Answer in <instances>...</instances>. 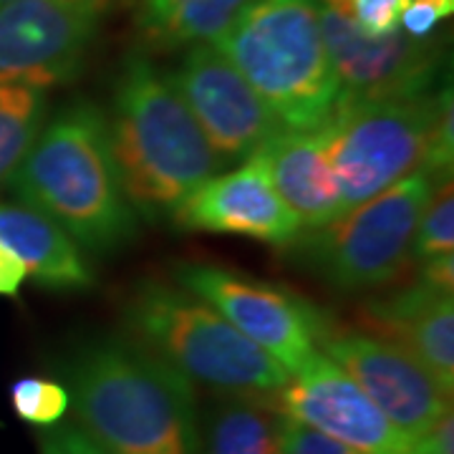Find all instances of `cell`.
I'll list each match as a JSON object with an SVG mask.
<instances>
[{
  "instance_id": "ac0fdd59",
  "label": "cell",
  "mask_w": 454,
  "mask_h": 454,
  "mask_svg": "<svg viewBox=\"0 0 454 454\" xmlns=\"http://www.w3.org/2000/svg\"><path fill=\"white\" fill-rule=\"evenodd\" d=\"M283 422L273 399L215 394L197 411L195 454H280Z\"/></svg>"
},
{
  "instance_id": "9c48e42d",
  "label": "cell",
  "mask_w": 454,
  "mask_h": 454,
  "mask_svg": "<svg viewBox=\"0 0 454 454\" xmlns=\"http://www.w3.org/2000/svg\"><path fill=\"white\" fill-rule=\"evenodd\" d=\"M325 51L339 82V101H379L429 94L442 66L434 38L361 31L333 0H318Z\"/></svg>"
},
{
  "instance_id": "4fadbf2b",
  "label": "cell",
  "mask_w": 454,
  "mask_h": 454,
  "mask_svg": "<svg viewBox=\"0 0 454 454\" xmlns=\"http://www.w3.org/2000/svg\"><path fill=\"white\" fill-rule=\"evenodd\" d=\"M273 404L286 417L361 454H414V439L399 432L324 351L288 376Z\"/></svg>"
},
{
  "instance_id": "83f0119b",
  "label": "cell",
  "mask_w": 454,
  "mask_h": 454,
  "mask_svg": "<svg viewBox=\"0 0 454 454\" xmlns=\"http://www.w3.org/2000/svg\"><path fill=\"white\" fill-rule=\"evenodd\" d=\"M422 280L444 288V291H454V255H439L422 262Z\"/></svg>"
},
{
  "instance_id": "8992f818",
  "label": "cell",
  "mask_w": 454,
  "mask_h": 454,
  "mask_svg": "<svg viewBox=\"0 0 454 454\" xmlns=\"http://www.w3.org/2000/svg\"><path fill=\"white\" fill-rule=\"evenodd\" d=\"M437 179L417 169L328 225L301 232L291 255L340 293L387 288L414 265V235Z\"/></svg>"
},
{
  "instance_id": "603a6c76",
  "label": "cell",
  "mask_w": 454,
  "mask_h": 454,
  "mask_svg": "<svg viewBox=\"0 0 454 454\" xmlns=\"http://www.w3.org/2000/svg\"><path fill=\"white\" fill-rule=\"evenodd\" d=\"M343 8L361 31L379 35L399 28V20L409 0H333Z\"/></svg>"
},
{
  "instance_id": "7c38bea8",
  "label": "cell",
  "mask_w": 454,
  "mask_h": 454,
  "mask_svg": "<svg viewBox=\"0 0 454 454\" xmlns=\"http://www.w3.org/2000/svg\"><path fill=\"white\" fill-rule=\"evenodd\" d=\"M325 356L351 376L373 404L409 439L452 411V394L437 384L411 354L366 331H328L321 340Z\"/></svg>"
},
{
  "instance_id": "5bb4252c",
  "label": "cell",
  "mask_w": 454,
  "mask_h": 454,
  "mask_svg": "<svg viewBox=\"0 0 454 454\" xmlns=\"http://www.w3.org/2000/svg\"><path fill=\"white\" fill-rule=\"evenodd\" d=\"M175 223L184 230L240 235L280 247L301 235L295 215L276 192L258 154L232 172L205 179L179 205Z\"/></svg>"
},
{
  "instance_id": "9a60e30c",
  "label": "cell",
  "mask_w": 454,
  "mask_h": 454,
  "mask_svg": "<svg viewBox=\"0 0 454 454\" xmlns=\"http://www.w3.org/2000/svg\"><path fill=\"white\" fill-rule=\"evenodd\" d=\"M361 321L379 339L402 346L437 379L454 389V295L427 280L373 298L361 309Z\"/></svg>"
},
{
  "instance_id": "e0dca14e",
  "label": "cell",
  "mask_w": 454,
  "mask_h": 454,
  "mask_svg": "<svg viewBox=\"0 0 454 454\" xmlns=\"http://www.w3.org/2000/svg\"><path fill=\"white\" fill-rule=\"evenodd\" d=\"M0 245L41 288L66 293L94 286L82 247L49 215L23 202H0Z\"/></svg>"
},
{
  "instance_id": "ba28073f",
  "label": "cell",
  "mask_w": 454,
  "mask_h": 454,
  "mask_svg": "<svg viewBox=\"0 0 454 454\" xmlns=\"http://www.w3.org/2000/svg\"><path fill=\"white\" fill-rule=\"evenodd\" d=\"M175 280L179 288L210 303L288 373L318 354L321 340L331 331L324 313L295 293L223 265L182 262L175 268Z\"/></svg>"
},
{
  "instance_id": "7402d4cb",
  "label": "cell",
  "mask_w": 454,
  "mask_h": 454,
  "mask_svg": "<svg viewBox=\"0 0 454 454\" xmlns=\"http://www.w3.org/2000/svg\"><path fill=\"white\" fill-rule=\"evenodd\" d=\"M11 404L18 419L23 422L35 427H56L68 411V391L59 381L26 376L11 387Z\"/></svg>"
},
{
  "instance_id": "484cf974",
  "label": "cell",
  "mask_w": 454,
  "mask_h": 454,
  "mask_svg": "<svg viewBox=\"0 0 454 454\" xmlns=\"http://www.w3.org/2000/svg\"><path fill=\"white\" fill-rule=\"evenodd\" d=\"M41 454H112L76 424H64L41 437Z\"/></svg>"
},
{
  "instance_id": "f546056e",
  "label": "cell",
  "mask_w": 454,
  "mask_h": 454,
  "mask_svg": "<svg viewBox=\"0 0 454 454\" xmlns=\"http://www.w3.org/2000/svg\"><path fill=\"white\" fill-rule=\"evenodd\" d=\"M94 3H104V0H94Z\"/></svg>"
},
{
  "instance_id": "5b68a950",
  "label": "cell",
  "mask_w": 454,
  "mask_h": 454,
  "mask_svg": "<svg viewBox=\"0 0 454 454\" xmlns=\"http://www.w3.org/2000/svg\"><path fill=\"white\" fill-rule=\"evenodd\" d=\"M124 324L131 340L220 396L273 399L291 376L210 303L160 280L137 286Z\"/></svg>"
},
{
  "instance_id": "4316f807",
  "label": "cell",
  "mask_w": 454,
  "mask_h": 454,
  "mask_svg": "<svg viewBox=\"0 0 454 454\" xmlns=\"http://www.w3.org/2000/svg\"><path fill=\"white\" fill-rule=\"evenodd\" d=\"M414 454H454V417L447 411L422 437L414 439Z\"/></svg>"
},
{
  "instance_id": "8fae6325",
  "label": "cell",
  "mask_w": 454,
  "mask_h": 454,
  "mask_svg": "<svg viewBox=\"0 0 454 454\" xmlns=\"http://www.w3.org/2000/svg\"><path fill=\"white\" fill-rule=\"evenodd\" d=\"M169 79L223 164L250 160L286 124L212 43H195Z\"/></svg>"
},
{
  "instance_id": "ffe728a7",
  "label": "cell",
  "mask_w": 454,
  "mask_h": 454,
  "mask_svg": "<svg viewBox=\"0 0 454 454\" xmlns=\"http://www.w3.org/2000/svg\"><path fill=\"white\" fill-rule=\"evenodd\" d=\"M46 91L23 83H0V187L8 184L20 160L43 127Z\"/></svg>"
},
{
  "instance_id": "2e32d148",
  "label": "cell",
  "mask_w": 454,
  "mask_h": 454,
  "mask_svg": "<svg viewBox=\"0 0 454 454\" xmlns=\"http://www.w3.org/2000/svg\"><path fill=\"white\" fill-rule=\"evenodd\" d=\"M260 160L280 200L295 215L301 232L328 225L340 215V197L328 154L325 127L280 129L260 146Z\"/></svg>"
},
{
  "instance_id": "277c9868",
  "label": "cell",
  "mask_w": 454,
  "mask_h": 454,
  "mask_svg": "<svg viewBox=\"0 0 454 454\" xmlns=\"http://www.w3.org/2000/svg\"><path fill=\"white\" fill-rule=\"evenodd\" d=\"M291 129H318L339 101L318 0H250L210 41Z\"/></svg>"
},
{
  "instance_id": "7a4b0ae2",
  "label": "cell",
  "mask_w": 454,
  "mask_h": 454,
  "mask_svg": "<svg viewBox=\"0 0 454 454\" xmlns=\"http://www.w3.org/2000/svg\"><path fill=\"white\" fill-rule=\"evenodd\" d=\"M8 184L18 202L49 215L82 250L112 253L137 235L106 114L91 101H74L43 124Z\"/></svg>"
},
{
  "instance_id": "6da1fadb",
  "label": "cell",
  "mask_w": 454,
  "mask_h": 454,
  "mask_svg": "<svg viewBox=\"0 0 454 454\" xmlns=\"http://www.w3.org/2000/svg\"><path fill=\"white\" fill-rule=\"evenodd\" d=\"M64 376L76 427L106 452L195 454V384L137 340L86 343Z\"/></svg>"
},
{
  "instance_id": "52a82bcc",
  "label": "cell",
  "mask_w": 454,
  "mask_h": 454,
  "mask_svg": "<svg viewBox=\"0 0 454 454\" xmlns=\"http://www.w3.org/2000/svg\"><path fill=\"white\" fill-rule=\"evenodd\" d=\"M447 89L419 97L336 101L324 127L339 184L340 215L422 169Z\"/></svg>"
},
{
  "instance_id": "f1b7e54d",
  "label": "cell",
  "mask_w": 454,
  "mask_h": 454,
  "mask_svg": "<svg viewBox=\"0 0 454 454\" xmlns=\"http://www.w3.org/2000/svg\"><path fill=\"white\" fill-rule=\"evenodd\" d=\"M26 280V270L3 245H0V295L13 298Z\"/></svg>"
},
{
  "instance_id": "d6986e66",
  "label": "cell",
  "mask_w": 454,
  "mask_h": 454,
  "mask_svg": "<svg viewBox=\"0 0 454 454\" xmlns=\"http://www.w3.org/2000/svg\"><path fill=\"white\" fill-rule=\"evenodd\" d=\"M250 0H139L137 28L149 46L190 49L210 43Z\"/></svg>"
},
{
  "instance_id": "44dd1931",
  "label": "cell",
  "mask_w": 454,
  "mask_h": 454,
  "mask_svg": "<svg viewBox=\"0 0 454 454\" xmlns=\"http://www.w3.org/2000/svg\"><path fill=\"white\" fill-rule=\"evenodd\" d=\"M454 250V192L452 179L439 182L432 200L427 202L417 235H414V247L411 255L414 262H427V260L450 255Z\"/></svg>"
},
{
  "instance_id": "d4e9b609",
  "label": "cell",
  "mask_w": 454,
  "mask_h": 454,
  "mask_svg": "<svg viewBox=\"0 0 454 454\" xmlns=\"http://www.w3.org/2000/svg\"><path fill=\"white\" fill-rule=\"evenodd\" d=\"M454 13V0H409L399 28L411 38H432L437 26Z\"/></svg>"
},
{
  "instance_id": "30bf717a",
  "label": "cell",
  "mask_w": 454,
  "mask_h": 454,
  "mask_svg": "<svg viewBox=\"0 0 454 454\" xmlns=\"http://www.w3.org/2000/svg\"><path fill=\"white\" fill-rule=\"evenodd\" d=\"M94 0H0V83L51 89L82 74L98 31Z\"/></svg>"
},
{
  "instance_id": "3957f363",
  "label": "cell",
  "mask_w": 454,
  "mask_h": 454,
  "mask_svg": "<svg viewBox=\"0 0 454 454\" xmlns=\"http://www.w3.org/2000/svg\"><path fill=\"white\" fill-rule=\"evenodd\" d=\"M106 131L124 195L146 220L175 217L179 205L225 167L169 74L139 53L124 61L114 83Z\"/></svg>"
},
{
  "instance_id": "cb8c5ba5",
  "label": "cell",
  "mask_w": 454,
  "mask_h": 454,
  "mask_svg": "<svg viewBox=\"0 0 454 454\" xmlns=\"http://www.w3.org/2000/svg\"><path fill=\"white\" fill-rule=\"evenodd\" d=\"M280 454H361L351 450L348 444H340L336 439L325 437L313 427L295 422L286 417L283 422V437H280Z\"/></svg>"
}]
</instances>
